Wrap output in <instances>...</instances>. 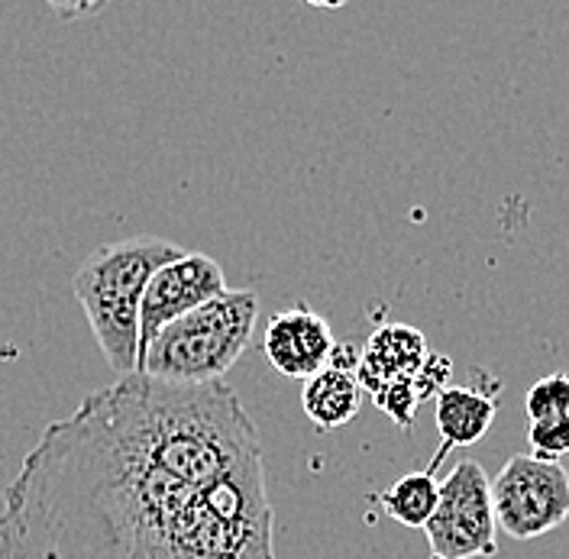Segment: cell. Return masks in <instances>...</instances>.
<instances>
[{
    "mask_svg": "<svg viewBox=\"0 0 569 559\" xmlns=\"http://www.w3.org/2000/svg\"><path fill=\"white\" fill-rule=\"evenodd\" d=\"M496 420V401L476 388L450 385L437 395V430H440V450L430 459L427 472L440 466V459L453 447H472L479 443Z\"/></svg>",
    "mask_w": 569,
    "mask_h": 559,
    "instance_id": "cell-9",
    "label": "cell"
},
{
    "mask_svg": "<svg viewBox=\"0 0 569 559\" xmlns=\"http://www.w3.org/2000/svg\"><path fill=\"white\" fill-rule=\"evenodd\" d=\"M227 291L223 269L204 252H181L169 266H162L142 291L140 301V352L152 337L181 315L208 305Z\"/></svg>",
    "mask_w": 569,
    "mask_h": 559,
    "instance_id": "cell-6",
    "label": "cell"
},
{
    "mask_svg": "<svg viewBox=\"0 0 569 559\" xmlns=\"http://www.w3.org/2000/svg\"><path fill=\"white\" fill-rule=\"evenodd\" d=\"M259 320V295L227 288L208 305L166 323L140 352L137 376L169 385H213L240 362Z\"/></svg>",
    "mask_w": 569,
    "mask_h": 559,
    "instance_id": "cell-3",
    "label": "cell"
},
{
    "mask_svg": "<svg viewBox=\"0 0 569 559\" xmlns=\"http://www.w3.org/2000/svg\"><path fill=\"white\" fill-rule=\"evenodd\" d=\"M376 398V405L389 415L401 430H411V423H415V411L421 408V398H418V391H415V385L411 382H391L386 385L382 391H376L372 395Z\"/></svg>",
    "mask_w": 569,
    "mask_h": 559,
    "instance_id": "cell-14",
    "label": "cell"
},
{
    "mask_svg": "<svg viewBox=\"0 0 569 559\" xmlns=\"http://www.w3.org/2000/svg\"><path fill=\"white\" fill-rule=\"evenodd\" d=\"M430 559L496 557L498 527L492 515V479L482 462L462 459L440 482L437 508L425 525Z\"/></svg>",
    "mask_w": 569,
    "mask_h": 559,
    "instance_id": "cell-4",
    "label": "cell"
},
{
    "mask_svg": "<svg viewBox=\"0 0 569 559\" xmlns=\"http://www.w3.org/2000/svg\"><path fill=\"white\" fill-rule=\"evenodd\" d=\"M525 411L528 420L563 418L569 415V376H543L528 388L525 395Z\"/></svg>",
    "mask_w": 569,
    "mask_h": 559,
    "instance_id": "cell-12",
    "label": "cell"
},
{
    "mask_svg": "<svg viewBox=\"0 0 569 559\" xmlns=\"http://www.w3.org/2000/svg\"><path fill=\"white\" fill-rule=\"evenodd\" d=\"M333 347L337 340H333L330 323L318 311H311L305 301L269 317L266 337H262V352L269 366L288 379H301V382H308L320 369H327Z\"/></svg>",
    "mask_w": 569,
    "mask_h": 559,
    "instance_id": "cell-7",
    "label": "cell"
},
{
    "mask_svg": "<svg viewBox=\"0 0 569 559\" xmlns=\"http://www.w3.org/2000/svg\"><path fill=\"white\" fill-rule=\"evenodd\" d=\"M411 385H415L421 401H427L430 395H440L443 388H450V359L430 352L425 359V366L418 369V376L411 379Z\"/></svg>",
    "mask_w": 569,
    "mask_h": 559,
    "instance_id": "cell-15",
    "label": "cell"
},
{
    "mask_svg": "<svg viewBox=\"0 0 569 559\" xmlns=\"http://www.w3.org/2000/svg\"><path fill=\"white\" fill-rule=\"evenodd\" d=\"M0 559H276L247 405L149 376L84 395L3 489Z\"/></svg>",
    "mask_w": 569,
    "mask_h": 559,
    "instance_id": "cell-1",
    "label": "cell"
},
{
    "mask_svg": "<svg viewBox=\"0 0 569 559\" xmlns=\"http://www.w3.org/2000/svg\"><path fill=\"white\" fill-rule=\"evenodd\" d=\"M301 405L308 420L318 430H337L343 423L359 415L362 405V388L356 382V372H343V369H320L318 376H311L301 391Z\"/></svg>",
    "mask_w": 569,
    "mask_h": 559,
    "instance_id": "cell-10",
    "label": "cell"
},
{
    "mask_svg": "<svg viewBox=\"0 0 569 559\" xmlns=\"http://www.w3.org/2000/svg\"><path fill=\"white\" fill-rule=\"evenodd\" d=\"M427 356L430 350L421 330L405 323H386L369 337L366 350L359 352L356 382L372 395L391 382H411Z\"/></svg>",
    "mask_w": 569,
    "mask_h": 559,
    "instance_id": "cell-8",
    "label": "cell"
},
{
    "mask_svg": "<svg viewBox=\"0 0 569 559\" xmlns=\"http://www.w3.org/2000/svg\"><path fill=\"white\" fill-rule=\"evenodd\" d=\"M528 443H531V456H537V459L560 462L569 453V415L531 420L528 423Z\"/></svg>",
    "mask_w": 569,
    "mask_h": 559,
    "instance_id": "cell-13",
    "label": "cell"
},
{
    "mask_svg": "<svg viewBox=\"0 0 569 559\" xmlns=\"http://www.w3.org/2000/svg\"><path fill=\"white\" fill-rule=\"evenodd\" d=\"M437 495H440V482L433 479V472H408L401 476L395 486L379 495L382 511L391 521L405 527H425L437 508Z\"/></svg>",
    "mask_w": 569,
    "mask_h": 559,
    "instance_id": "cell-11",
    "label": "cell"
},
{
    "mask_svg": "<svg viewBox=\"0 0 569 559\" xmlns=\"http://www.w3.org/2000/svg\"><path fill=\"white\" fill-rule=\"evenodd\" d=\"M184 249L162 237H133L94 249L71 288L110 369L127 379L140 369V301L149 279Z\"/></svg>",
    "mask_w": 569,
    "mask_h": 559,
    "instance_id": "cell-2",
    "label": "cell"
},
{
    "mask_svg": "<svg viewBox=\"0 0 569 559\" xmlns=\"http://www.w3.org/2000/svg\"><path fill=\"white\" fill-rule=\"evenodd\" d=\"M496 527L511 540H537L567 525L569 472L560 462L511 456L492 479Z\"/></svg>",
    "mask_w": 569,
    "mask_h": 559,
    "instance_id": "cell-5",
    "label": "cell"
}]
</instances>
